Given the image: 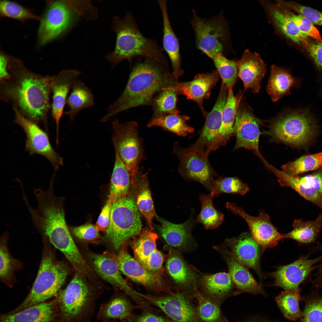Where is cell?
Instances as JSON below:
<instances>
[{"label": "cell", "mask_w": 322, "mask_h": 322, "mask_svg": "<svg viewBox=\"0 0 322 322\" xmlns=\"http://www.w3.org/2000/svg\"><path fill=\"white\" fill-rule=\"evenodd\" d=\"M8 69L10 78L1 81V98L12 103L26 118L47 127L52 76L33 72L20 60L10 56Z\"/></svg>", "instance_id": "6da1fadb"}, {"label": "cell", "mask_w": 322, "mask_h": 322, "mask_svg": "<svg viewBox=\"0 0 322 322\" xmlns=\"http://www.w3.org/2000/svg\"><path fill=\"white\" fill-rule=\"evenodd\" d=\"M126 86L120 95L108 107L101 119L105 122L120 112L140 106L151 105L155 95L162 90L174 87L178 78L169 67L154 58L138 57Z\"/></svg>", "instance_id": "7a4b0ae2"}, {"label": "cell", "mask_w": 322, "mask_h": 322, "mask_svg": "<svg viewBox=\"0 0 322 322\" xmlns=\"http://www.w3.org/2000/svg\"><path fill=\"white\" fill-rule=\"evenodd\" d=\"M112 30L116 35L115 47L106 58L115 66L124 60L131 64L134 58L149 57L169 67L168 58L156 41L146 38L140 31L136 21L130 12L126 11L124 17H113Z\"/></svg>", "instance_id": "3957f363"}, {"label": "cell", "mask_w": 322, "mask_h": 322, "mask_svg": "<svg viewBox=\"0 0 322 322\" xmlns=\"http://www.w3.org/2000/svg\"><path fill=\"white\" fill-rule=\"evenodd\" d=\"M42 258L32 287L23 301L10 313L45 302L56 296L65 281L69 272L67 266L57 260L52 244L47 239L42 238Z\"/></svg>", "instance_id": "277c9868"}, {"label": "cell", "mask_w": 322, "mask_h": 322, "mask_svg": "<svg viewBox=\"0 0 322 322\" xmlns=\"http://www.w3.org/2000/svg\"><path fill=\"white\" fill-rule=\"evenodd\" d=\"M83 276L76 272L56 295L61 322H90L94 315L99 292L86 284Z\"/></svg>", "instance_id": "5b68a950"}, {"label": "cell", "mask_w": 322, "mask_h": 322, "mask_svg": "<svg viewBox=\"0 0 322 322\" xmlns=\"http://www.w3.org/2000/svg\"><path fill=\"white\" fill-rule=\"evenodd\" d=\"M142 227L136 202L127 196L113 203L105 239L118 250L128 240L140 234Z\"/></svg>", "instance_id": "8992f818"}, {"label": "cell", "mask_w": 322, "mask_h": 322, "mask_svg": "<svg viewBox=\"0 0 322 322\" xmlns=\"http://www.w3.org/2000/svg\"><path fill=\"white\" fill-rule=\"evenodd\" d=\"M312 120L305 113L293 112L275 119L265 134L272 140L295 146L305 145L314 134Z\"/></svg>", "instance_id": "52a82bcc"}, {"label": "cell", "mask_w": 322, "mask_h": 322, "mask_svg": "<svg viewBox=\"0 0 322 322\" xmlns=\"http://www.w3.org/2000/svg\"><path fill=\"white\" fill-rule=\"evenodd\" d=\"M173 151L179 160V172L184 179L199 182L210 192L216 174L209 161L208 154L193 144L184 148L177 142Z\"/></svg>", "instance_id": "ba28073f"}, {"label": "cell", "mask_w": 322, "mask_h": 322, "mask_svg": "<svg viewBox=\"0 0 322 322\" xmlns=\"http://www.w3.org/2000/svg\"><path fill=\"white\" fill-rule=\"evenodd\" d=\"M112 125L115 150L131 176L139 168L141 161L145 158L138 123L134 121L121 123L115 119Z\"/></svg>", "instance_id": "9c48e42d"}, {"label": "cell", "mask_w": 322, "mask_h": 322, "mask_svg": "<svg viewBox=\"0 0 322 322\" xmlns=\"http://www.w3.org/2000/svg\"><path fill=\"white\" fill-rule=\"evenodd\" d=\"M191 24L197 48L213 60L227 48L228 32L227 22L222 16L210 19L198 17L194 12Z\"/></svg>", "instance_id": "30bf717a"}, {"label": "cell", "mask_w": 322, "mask_h": 322, "mask_svg": "<svg viewBox=\"0 0 322 322\" xmlns=\"http://www.w3.org/2000/svg\"><path fill=\"white\" fill-rule=\"evenodd\" d=\"M46 3L38 31L40 47L58 38L69 27L72 18L73 8L70 1H47Z\"/></svg>", "instance_id": "8fae6325"}, {"label": "cell", "mask_w": 322, "mask_h": 322, "mask_svg": "<svg viewBox=\"0 0 322 322\" xmlns=\"http://www.w3.org/2000/svg\"><path fill=\"white\" fill-rule=\"evenodd\" d=\"M142 296L149 305L159 308L174 322H200L192 295L177 292L165 295Z\"/></svg>", "instance_id": "7c38bea8"}, {"label": "cell", "mask_w": 322, "mask_h": 322, "mask_svg": "<svg viewBox=\"0 0 322 322\" xmlns=\"http://www.w3.org/2000/svg\"><path fill=\"white\" fill-rule=\"evenodd\" d=\"M15 122L24 130L26 137L25 148L31 155H41L50 162L55 170L63 165L62 158L52 147L47 133L38 124L22 115L15 108Z\"/></svg>", "instance_id": "4fadbf2b"}, {"label": "cell", "mask_w": 322, "mask_h": 322, "mask_svg": "<svg viewBox=\"0 0 322 322\" xmlns=\"http://www.w3.org/2000/svg\"><path fill=\"white\" fill-rule=\"evenodd\" d=\"M312 251L305 255H301L294 261L280 266L270 275L274 281L273 285L286 291H300L299 286L310 277L312 272L317 268V263L321 259V256L310 259Z\"/></svg>", "instance_id": "5bb4252c"}, {"label": "cell", "mask_w": 322, "mask_h": 322, "mask_svg": "<svg viewBox=\"0 0 322 322\" xmlns=\"http://www.w3.org/2000/svg\"><path fill=\"white\" fill-rule=\"evenodd\" d=\"M225 207L236 215L241 218L247 223L251 234L257 243L262 248L272 247L283 239L271 222L269 216L262 211H260L256 216L248 214L242 208L234 203L227 202Z\"/></svg>", "instance_id": "9a60e30c"}, {"label": "cell", "mask_w": 322, "mask_h": 322, "mask_svg": "<svg viewBox=\"0 0 322 322\" xmlns=\"http://www.w3.org/2000/svg\"><path fill=\"white\" fill-rule=\"evenodd\" d=\"M88 257L96 273L104 280L123 291L140 307L146 303L141 293L131 287L122 276L112 254L107 252L103 254L91 253Z\"/></svg>", "instance_id": "2e32d148"}, {"label": "cell", "mask_w": 322, "mask_h": 322, "mask_svg": "<svg viewBox=\"0 0 322 322\" xmlns=\"http://www.w3.org/2000/svg\"><path fill=\"white\" fill-rule=\"evenodd\" d=\"M261 124L250 110L238 106L234 126L236 140L233 150L242 148L250 150L264 161L259 148Z\"/></svg>", "instance_id": "e0dca14e"}, {"label": "cell", "mask_w": 322, "mask_h": 322, "mask_svg": "<svg viewBox=\"0 0 322 322\" xmlns=\"http://www.w3.org/2000/svg\"><path fill=\"white\" fill-rule=\"evenodd\" d=\"M213 247L220 253L227 264L229 273L236 288L234 295L243 293L266 295L249 270L239 263L226 248L222 246Z\"/></svg>", "instance_id": "ac0fdd59"}, {"label": "cell", "mask_w": 322, "mask_h": 322, "mask_svg": "<svg viewBox=\"0 0 322 322\" xmlns=\"http://www.w3.org/2000/svg\"><path fill=\"white\" fill-rule=\"evenodd\" d=\"M119 270L136 282L156 292L163 290L160 277L148 270L125 250L112 255Z\"/></svg>", "instance_id": "d6986e66"}, {"label": "cell", "mask_w": 322, "mask_h": 322, "mask_svg": "<svg viewBox=\"0 0 322 322\" xmlns=\"http://www.w3.org/2000/svg\"><path fill=\"white\" fill-rule=\"evenodd\" d=\"M223 246L235 258L245 267L260 272L259 261L261 254L260 246L248 232L235 237L225 240Z\"/></svg>", "instance_id": "ffe728a7"}, {"label": "cell", "mask_w": 322, "mask_h": 322, "mask_svg": "<svg viewBox=\"0 0 322 322\" xmlns=\"http://www.w3.org/2000/svg\"><path fill=\"white\" fill-rule=\"evenodd\" d=\"M227 90L221 88L215 105L211 111L205 115L204 126L199 136L193 145L209 154L212 151L218 137L222 120V114L226 103Z\"/></svg>", "instance_id": "44dd1931"}, {"label": "cell", "mask_w": 322, "mask_h": 322, "mask_svg": "<svg viewBox=\"0 0 322 322\" xmlns=\"http://www.w3.org/2000/svg\"><path fill=\"white\" fill-rule=\"evenodd\" d=\"M80 74L76 69L64 70L52 76L51 90L52 93L51 105L52 114L56 128V142L58 141L59 125L63 115L67 96L75 82Z\"/></svg>", "instance_id": "7402d4cb"}, {"label": "cell", "mask_w": 322, "mask_h": 322, "mask_svg": "<svg viewBox=\"0 0 322 322\" xmlns=\"http://www.w3.org/2000/svg\"><path fill=\"white\" fill-rule=\"evenodd\" d=\"M190 216L185 222L175 224L159 218L161 223L159 230L165 241L169 245L191 251L197 245L192 235V230L196 223L194 210L191 211Z\"/></svg>", "instance_id": "603a6c76"}, {"label": "cell", "mask_w": 322, "mask_h": 322, "mask_svg": "<svg viewBox=\"0 0 322 322\" xmlns=\"http://www.w3.org/2000/svg\"><path fill=\"white\" fill-rule=\"evenodd\" d=\"M196 277L199 290L204 296L221 305L227 298L234 295L235 287L229 273L219 272L209 275L199 272Z\"/></svg>", "instance_id": "cb8c5ba5"}, {"label": "cell", "mask_w": 322, "mask_h": 322, "mask_svg": "<svg viewBox=\"0 0 322 322\" xmlns=\"http://www.w3.org/2000/svg\"><path fill=\"white\" fill-rule=\"evenodd\" d=\"M219 76L217 70L198 74L191 81L178 82L173 88L178 95H183L187 99L196 102L205 114L203 101L210 95L211 90L217 83Z\"/></svg>", "instance_id": "d4e9b609"}, {"label": "cell", "mask_w": 322, "mask_h": 322, "mask_svg": "<svg viewBox=\"0 0 322 322\" xmlns=\"http://www.w3.org/2000/svg\"><path fill=\"white\" fill-rule=\"evenodd\" d=\"M56 299L44 302L13 313L0 316V322H60Z\"/></svg>", "instance_id": "484cf974"}, {"label": "cell", "mask_w": 322, "mask_h": 322, "mask_svg": "<svg viewBox=\"0 0 322 322\" xmlns=\"http://www.w3.org/2000/svg\"><path fill=\"white\" fill-rule=\"evenodd\" d=\"M238 76L243 82L246 89L258 93L261 82L267 70L266 66L259 55L246 50L237 62Z\"/></svg>", "instance_id": "4316f807"}, {"label": "cell", "mask_w": 322, "mask_h": 322, "mask_svg": "<svg viewBox=\"0 0 322 322\" xmlns=\"http://www.w3.org/2000/svg\"><path fill=\"white\" fill-rule=\"evenodd\" d=\"M158 2L162 16V49L170 59L172 73L178 79L183 73L181 66L179 41L170 23L168 12L167 1L160 0Z\"/></svg>", "instance_id": "83f0119b"}, {"label": "cell", "mask_w": 322, "mask_h": 322, "mask_svg": "<svg viewBox=\"0 0 322 322\" xmlns=\"http://www.w3.org/2000/svg\"><path fill=\"white\" fill-rule=\"evenodd\" d=\"M166 266L170 275L182 289L181 292L193 296L198 289L195 268L188 265L177 253L169 257Z\"/></svg>", "instance_id": "f1b7e54d"}, {"label": "cell", "mask_w": 322, "mask_h": 322, "mask_svg": "<svg viewBox=\"0 0 322 322\" xmlns=\"http://www.w3.org/2000/svg\"><path fill=\"white\" fill-rule=\"evenodd\" d=\"M137 308L140 307L126 297L116 296L100 305L97 317L103 322L109 320L126 321Z\"/></svg>", "instance_id": "f546056e"}, {"label": "cell", "mask_w": 322, "mask_h": 322, "mask_svg": "<svg viewBox=\"0 0 322 322\" xmlns=\"http://www.w3.org/2000/svg\"><path fill=\"white\" fill-rule=\"evenodd\" d=\"M293 230L282 234L283 239L296 241L299 245H307L317 242L322 228V213L313 221L295 219L292 224Z\"/></svg>", "instance_id": "4dcf8cb0"}, {"label": "cell", "mask_w": 322, "mask_h": 322, "mask_svg": "<svg viewBox=\"0 0 322 322\" xmlns=\"http://www.w3.org/2000/svg\"><path fill=\"white\" fill-rule=\"evenodd\" d=\"M115 159L112 174L108 199L112 203L126 196L131 185L130 172L115 150Z\"/></svg>", "instance_id": "1f68e13d"}, {"label": "cell", "mask_w": 322, "mask_h": 322, "mask_svg": "<svg viewBox=\"0 0 322 322\" xmlns=\"http://www.w3.org/2000/svg\"><path fill=\"white\" fill-rule=\"evenodd\" d=\"M238 103L233 94L232 89H229L227 100L222 114L219 133L212 151L226 145L230 138L235 135L234 126Z\"/></svg>", "instance_id": "d6a6232c"}, {"label": "cell", "mask_w": 322, "mask_h": 322, "mask_svg": "<svg viewBox=\"0 0 322 322\" xmlns=\"http://www.w3.org/2000/svg\"><path fill=\"white\" fill-rule=\"evenodd\" d=\"M71 89L66 100L68 109L65 114L72 121L81 111L94 106L95 101L92 91L80 80L75 82Z\"/></svg>", "instance_id": "836d02e7"}, {"label": "cell", "mask_w": 322, "mask_h": 322, "mask_svg": "<svg viewBox=\"0 0 322 322\" xmlns=\"http://www.w3.org/2000/svg\"><path fill=\"white\" fill-rule=\"evenodd\" d=\"M8 232H4L0 239V278L1 281L12 287L16 281L15 273L23 267L20 261L13 258L8 247Z\"/></svg>", "instance_id": "e575fe53"}, {"label": "cell", "mask_w": 322, "mask_h": 322, "mask_svg": "<svg viewBox=\"0 0 322 322\" xmlns=\"http://www.w3.org/2000/svg\"><path fill=\"white\" fill-rule=\"evenodd\" d=\"M268 168L276 176L281 186L292 189L306 200L318 206L321 210L322 213V193L301 184L297 180L296 176L288 175L271 165Z\"/></svg>", "instance_id": "d590c367"}, {"label": "cell", "mask_w": 322, "mask_h": 322, "mask_svg": "<svg viewBox=\"0 0 322 322\" xmlns=\"http://www.w3.org/2000/svg\"><path fill=\"white\" fill-rule=\"evenodd\" d=\"M189 119L188 117L179 114H165L152 117L147 124V127H159L165 131L185 137L194 131L193 128L186 123Z\"/></svg>", "instance_id": "8d00e7d4"}, {"label": "cell", "mask_w": 322, "mask_h": 322, "mask_svg": "<svg viewBox=\"0 0 322 322\" xmlns=\"http://www.w3.org/2000/svg\"><path fill=\"white\" fill-rule=\"evenodd\" d=\"M293 79L286 70L275 65L271 68L267 91L274 102H276L289 91Z\"/></svg>", "instance_id": "74e56055"}, {"label": "cell", "mask_w": 322, "mask_h": 322, "mask_svg": "<svg viewBox=\"0 0 322 322\" xmlns=\"http://www.w3.org/2000/svg\"><path fill=\"white\" fill-rule=\"evenodd\" d=\"M134 177L142 188L137 199V207L152 231L153 230L152 220L156 214L151 193L148 189L146 174H143L139 168L135 172Z\"/></svg>", "instance_id": "f35d334b"}, {"label": "cell", "mask_w": 322, "mask_h": 322, "mask_svg": "<svg viewBox=\"0 0 322 322\" xmlns=\"http://www.w3.org/2000/svg\"><path fill=\"white\" fill-rule=\"evenodd\" d=\"M193 296L200 322H229L222 312L221 305L204 296L198 289Z\"/></svg>", "instance_id": "ab89813d"}, {"label": "cell", "mask_w": 322, "mask_h": 322, "mask_svg": "<svg viewBox=\"0 0 322 322\" xmlns=\"http://www.w3.org/2000/svg\"><path fill=\"white\" fill-rule=\"evenodd\" d=\"M214 197L211 193L208 195L201 193L199 199L202 208L199 214L195 219L196 223H200L207 230L213 229L218 227L224 219V216L214 207L213 199Z\"/></svg>", "instance_id": "60d3db41"}, {"label": "cell", "mask_w": 322, "mask_h": 322, "mask_svg": "<svg viewBox=\"0 0 322 322\" xmlns=\"http://www.w3.org/2000/svg\"><path fill=\"white\" fill-rule=\"evenodd\" d=\"M174 87L165 88L154 96L151 105L153 110L152 117L168 114H179L177 106L178 94Z\"/></svg>", "instance_id": "b9f144b4"}, {"label": "cell", "mask_w": 322, "mask_h": 322, "mask_svg": "<svg viewBox=\"0 0 322 322\" xmlns=\"http://www.w3.org/2000/svg\"><path fill=\"white\" fill-rule=\"evenodd\" d=\"M300 291H282L275 298L276 303L282 314L287 319L296 321L300 319L302 312L299 304L303 300Z\"/></svg>", "instance_id": "7bdbcfd3"}, {"label": "cell", "mask_w": 322, "mask_h": 322, "mask_svg": "<svg viewBox=\"0 0 322 322\" xmlns=\"http://www.w3.org/2000/svg\"><path fill=\"white\" fill-rule=\"evenodd\" d=\"M270 12L277 27L288 38L293 42L303 45L309 40L295 24L281 12L276 5L271 7Z\"/></svg>", "instance_id": "ee69618b"}, {"label": "cell", "mask_w": 322, "mask_h": 322, "mask_svg": "<svg viewBox=\"0 0 322 322\" xmlns=\"http://www.w3.org/2000/svg\"><path fill=\"white\" fill-rule=\"evenodd\" d=\"M134 241L132 248L135 259L143 266L157 249V234L148 230H144Z\"/></svg>", "instance_id": "f6af8a7d"}, {"label": "cell", "mask_w": 322, "mask_h": 322, "mask_svg": "<svg viewBox=\"0 0 322 322\" xmlns=\"http://www.w3.org/2000/svg\"><path fill=\"white\" fill-rule=\"evenodd\" d=\"M322 166V151L316 154L303 156L282 166V171L286 174L297 176L302 173L315 171Z\"/></svg>", "instance_id": "bcb514c9"}, {"label": "cell", "mask_w": 322, "mask_h": 322, "mask_svg": "<svg viewBox=\"0 0 322 322\" xmlns=\"http://www.w3.org/2000/svg\"><path fill=\"white\" fill-rule=\"evenodd\" d=\"M249 191L247 185L236 177H221L214 180L210 192L216 197L223 193L244 195Z\"/></svg>", "instance_id": "7dc6e473"}, {"label": "cell", "mask_w": 322, "mask_h": 322, "mask_svg": "<svg viewBox=\"0 0 322 322\" xmlns=\"http://www.w3.org/2000/svg\"><path fill=\"white\" fill-rule=\"evenodd\" d=\"M0 15L1 18H10L23 23L29 20L40 21L41 18L18 3L7 0L0 1Z\"/></svg>", "instance_id": "c3c4849f"}, {"label": "cell", "mask_w": 322, "mask_h": 322, "mask_svg": "<svg viewBox=\"0 0 322 322\" xmlns=\"http://www.w3.org/2000/svg\"><path fill=\"white\" fill-rule=\"evenodd\" d=\"M216 68L222 83L229 89H232L235 84L238 76V67L237 62L228 59L220 53L213 60Z\"/></svg>", "instance_id": "681fc988"}, {"label": "cell", "mask_w": 322, "mask_h": 322, "mask_svg": "<svg viewBox=\"0 0 322 322\" xmlns=\"http://www.w3.org/2000/svg\"><path fill=\"white\" fill-rule=\"evenodd\" d=\"M305 306L299 322H322V295L317 291L303 297Z\"/></svg>", "instance_id": "f907efd6"}, {"label": "cell", "mask_w": 322, "mask_h": 322, "mask_svg": "<svg viewBox=\"0 0 322 322\" xmlns=\"http://www.w3.org/2000/svg\"><path fill=\"white\" fill-rule=\"evenodd\" d=\"M277 3L276 6L278 8L295 24L303 33L316 41L322 42V37L319 30L309 19L304 16Z\"/></svg>", "instance_id": "816d5d0a"}, {"label": "cell", "mask_w": 322, "mask_h": 322, "mask_svg": "<svg viewBox=\"0 0 322 322\" xmlns=\"http://www.w3.org/2000/svg\"><path fill=\"white\" fill-rule=\"evenodd\" d=\"M277 2L291 10L304 16L314 24L322 26L321 12L293 1H279Z\"/></svg>", "instance_id": "f5cc1de1"}, {"label": "cell", "mask_w": 322, "mask_h": 322, "mask_svg": "<svg viewBox=\"0 0 322 322\" xmlns=\"http://www.w3.org/2000/svg\"><path fill=\"white\" fill-rule=\"evenodd\" d=\"M71 230L73 235L81 240L93 242L97 241L100 238L99 230L91 224H85L73 227Z\"/></svg>", "instance_id": "db71d44e"}, {"label": "cell", "mask_w": 322, "mask_h": 322, "mask_svg": "<svg viewBox=\"0 0 322 322\" xmlns=\"http://www.w3.org/2000/svg\"><path fill=\"white\" fill-rule=\"evenodd\" d=\"M139 315L133 314L127 322H174L167 316L156 314L153 311H146Z\"/></svg>", "instance_id": "11a10c76"}, {"label": "cell", "mask_w": 322, "mask_h": 322, "mask_svg": "<svg viewBox=\"0 0 322 322\" xmlns=\"http://www.w3.org/2000/svg\"><path fill=\"white\" fill-rule=\"evenodd\" d=\"M303 46L317 66L322 69V42L309 40Z\"/></svg>", "instance_id": "9f6ffc18"}, {"label": "cell", "mask_w": 322, "mask_h": 322, "mask_svg": "<svg viewBox=\"0 0 322 322\" xmlns=\"http://www.w3.org/2000/svg\"><path fill=\"white\" fill-rule=\"evenodd\" d=\"M112 204L111 200L108 199L96 223L95 226L99 230L106 232L107 230L110 223Z\"/></svg>", "instance_id": "6f0895ef"}, {"label": "cell", "mask_w": 322, "mask_h": 322, "mask_svg": "<svg viewBox=\"0 0 322 322\" xmlns=\"http://www.w3.org/2000/svg\"><path fill=\"white\" fill-rule=\"evenodd\" d=\"M296 178L302 185L313 188L322 193V171L302 177L297 176Z\"/></svg>", "instance_id": "680465c9"}, {"label": "cell", "mask_w": 322, "mask_h": 322, "mask_svg": "<svg viewBox=\"0 0 322 322\" xmlns=\"http://www.w3.org/2000/svg\"><path fill=\"white\" fill-rule=\"evenodd\" d=\"M163 261L162 254L157 249L148 258L143 267L157 274L156 273L162 270Z\"/></svg>", "instance_id": "91938a15"}, {"label": "cell", "mask_w": 322, "mask_h": 322, "mask_svg": "<svg viewBox=\"0 0 322 322\" xmlns=\"http://www.w3.org/2000/svg\"><path fill=\"white\" fill-rule=\"evenodd\" d=\"M316 245L313 247L312 251L313 253L319 252L321 253V257L320 264L318 265V271L314 275L313 279H311L310 281L312 284V286L316 289L322 288V243L316 242Z\"/></svg>", "instance_id": "94428289"}, {"label": "cell", "mask_w": 322, "mask_h": 322, "mask_svg": "<svg viewBox=\"0 0 322 322\" xmlns=\"http://www.w3.org/2000/svg\"><path fill=\"white\" fill-rule=\"evenodd\" d=\"M9 55L1 51L0 55V79L1 81L8 79L10 75L8 70Z\"/></svg>", "instance_id": "6125c7cd"}, {"label": "cell", "mask_w": 322, "mask_h": 322, "mask_svg": "<svg viewBox=\"0 0 322 322\" xmlns=\"http://www.w3.org/2000/svg\"><path fill=\"white\" fill-rule=\"evenodd\" d=\"M242 322H273V321L267 318L256 316L250 318Z\"/></svg>", "instance_id": "be15d7a7"}, {"label": "cell", "mask_w": 322, "mask_h": 322, "mask_svg": "<svg viewBox=\"0 0 322 322\" xmlns=\"http://www.w3.org/2000/svg\"><path fill=\"white\" fill-rule=\"evenodd\" d=\"M127 322L126 321H115V320H109V321H104V322Z\"/></svg>", "instance_id": "e7e4bbea"}]
</instances>
